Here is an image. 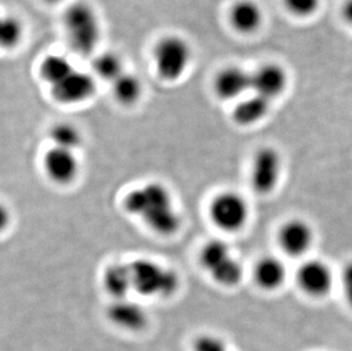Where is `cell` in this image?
Here are the masks:
<instances>
[{
  "label": "cell",
  "instance_id": "1",
  "mask_svg": "<svg viewBox=\"0 0 352 351\" xmlns=\"http://www.w3.org/2000/svg\"><path fill=\"white\" fill-rule=\"evenodd\" d=\"M123 208L157 235L171 236L182 227V215L170 189L160 182H147L130 189Z\"/></svg>",
  "mask_w": 352,
  "mask_h": 351
},
{
  "label": "cell",
  "instance_id": "2",
  "mask_svg": "<svg viewBox=\"0 0 352 351\" xmlns=\"http://www.w3.org/2000/svg\"><path fill=\"white\" fill-rule=\"evenodd\" d=\"M133 291L146 298H169L180 286L176 270L155 262L154 259L138 258L129 262Z\"/></svg>",
  "mask_w": 352,
  "mask_h": 351
},
{
  "label": "cell",
  "instance_id": "3",
  "mask_svg": "<svg viewBox=\"0 0 352 351\" xmlns=\"http://www.w3.org/2000/svg\"><path fill=\"white\" fill-rule=\"evenodd\" d=\"M64 27L74 52L88 56L100 45L102 28L100 17L90 3L78 1L67 7L64 13Z\"/></svg>",
  "mask_w": 352,
  "mask_h": 351
},
{
  "label": "cell",
  "instance_id": "4",
  "mask_svg": "<svg viewBox=\"0 0 352 351\" xmlns=\"http://www.w3.org/2000/svg\"><path fill=\"white\" fill-rule=\"evenodd\" d=\"M199 262L210 277L225 288H234L243 279L242 264L223 240L208 241L199 252Z\"/></svg>",
  "mask_w": 352,
  "mask_h": 351
},
{
  "label": "cell",
  "instance_id": "5",
  "mask_svg": "<svg viewBox=\"0 0 352 351\" xmlns=\"http://www.w3.org/2000/svg\"><path fill=\"white\" fill-rule=\"evenodd\" d=\"M193 58L192 47L177 34L163 36L155 43L153 62L160 78L169 83L182 79Z\"/></svg>",
  "mask_w": 352,
  "mask_h": 351
},
{
  "label": "cell",
  "instance_id": "6",
  "mask_svg": "<svg viewBox=\"0 0 352 351\" xmlns=\"http://www.w3.org/2000/svg\"><path fill=\"white\" fill-rule=\"evenodd\" d=\"M209 215L211 222L223 232L237 233L249 222V203L239 192L223 191L211 200Z\"/></svg>",
  "mask_w": 352,
  "mask_h": 351
},
{
  "label": "cell",
  "instance_id": "7",
  "mask_svg": "<svg viewBox=\"0 0 352 351\" xmlns=\"http://www.w3.org/2000/svg\"><path fill=\"white\" fill-rule=\"evenodd\" d=\"M283 173L280 153L273 146H263L253 156L250 168V182L253 191L268 195L278 186Z\"/></svg>",
  "mask_w": 352,
  "mask_h": 351
},
{
  "label": "cell",
  "instance_id": "8",
  "mask_svg": "<svg viewBox=\"0 0 352 351\" xmlns=\"http://www.w3.org/2000/svg\"><path fill=\"white\" fill-rule=\"evenodd\" d=\"M96 80L93 74L74 67L67 76L50 86L55 100L64 105H77L90 100L96 93Z\"/></svg>",
  "mask_w": 352,
  "mask_h": 351
},
{
  "label": "cell",
  "instance_id": "9",
  "mask_svg": "<svg viewBox=\"0 0 352 351\" xmlns=\"http://www.w3.org/2000/svg\"><path fill=\"white\" fill-rule=\"evenodd\" d=\"M299 288L311 298H325L332 291L334 274L329 264L320 259H310L303 262L296 272Z\"/></svg>",
  "mask_w": 352,
  "mask_h": 351
},
{
  "label": "cell",
  "instance_id": "10",
  "mask_svg": "<svg viewBox=\"0 0 352 351\" xmlns=\"http://www.w3.org/2000/svg\"><path fill=\"white\" fill-rule=\"evenodd\" d=\"M277 240L284 253L298 258L306 255L313 246L315 231L305 219H289L280 226Z\"/></svg>",
  "mask_w": 352,
  "mask_h": 351
},
{
  "label": "cell",
  "instance_id": "11",
  "mask_svg": "<svg viewBox=\"0 0 352 351\" xmlns=\"http://www.w3.org/2000/svg\"><path fill=\"white\" fill-rule=\"evenodd\" d=\"M43 169L54 182L60 185L71 184L79 175L77 151L52 146L43 156Z\"/></svg>",
  "mask_w": 352,
  "mask_h": 351
},
{
  "label": "cell",
  "instance_id": "12",
  "mask_svg": "<svg viewBox=\"0 0 352 351\" xmlns=\"http://www.w3.org/2000/svg\"><path fill=\"white\" fill-rule=\"evenodd\" d=\"M107 315L112 324L129 332L142 331L150 318L145 307L129 297L113 300L107 307Z\"/></svg>",
  "mask_w": 352,
  "mask_h": 351
},
{
  "label": "cell",
  "instance_id": "13",
  "mask_svg": "<svg viewBox=\"0 0 352 351\" xmlns=\"http://www.w3.org/2000/svg\"><path fill=\"white\" fill-rule=\"evenodd\" d=\"M287 81V73L280 65L265 64L251 73V93L272 102L284 93Z\"/></svg>",
  "mask_w": 352,
  "mask_h": 351
},
{
  "label": "cell",
  "instance_id": "14",
  "mask_svg": "<svg viewBox=\"0 0 352 351\" xmlns=\"http://www.w3.org/2000/svg\"><path fill=\"white\" fill-rule=\"evenodd\" d=\"M213 89L223 100H239L251 93V72L239 67H226L216 76Z\"/></svg>",
  "mask_w": 352,
  "mask_h": 351
},
{
  "label": "cell",
  "instance_id": "15",
  "mask_svg": "<svg viewBox=\"0 0 352 351\" xmlns=\"http://www.w3.org/2000/svg\"><path fill=\"white\" fill-rule=\"evenodd\" d=\"M256 285L265 291H276L287 279V269L283 260L274 255H265L256 262L253 269Z\"/></svg>",
  "mask_w": 352,
  "mask_h": 351
},
{
  "label": "cell",
  "instance_id": "16",
  "mask_svg": "<svg viewBox=\"0 0 352 351\" xmlns=\"http://www.w3.org/2000/svg\"><path fill=\"white\" fill-rule=\"evenodd\" d=\"M270 100L250 93L237 100L234 106L233 119L239 126L249 127L263 121L270 112Z\"/></svg>",
  "mask_w": 352,
  "mask_h": 351
},
{
  "label": "cell",
  "instance_id": "17",
  "mask_svg": "<svg viewBox=\"0 0 352 351\" xmlns=\"http://www.w3.org/2000/svg\"><path fill=\"white\" fill-rule=\"evenodd\" d=\"M102 283L104 290L113 300L128 298L130 292L133 291L129 262H116L107 266L103 273Z\"/></svg>",
  "mask_w": 352,
  "mask_h": 351
},
{
  "label": "cell",
  "instance_id": "18",
  "mask_svg": "<svg viewBox=\"0 0 352 351\" xmlns=\"http://www.w3.org/2000/svg\"><path fill=\"white\" fill-rule=\"evenodd\" d=\"M263 20V10L252 0H241L230 10V23L243 34L254 32L261 25Z\"/></svg>",
  "mask_w": 352,
  "mask_h": 351
},
{
  "label": "cell",
  "instance_id": "19",
  "mask_svg": "<svg viewBox=\"0 0 352 351\" xmlns=\"http://www.w3.org/2000/svg\"><path fill=\"white\" fill-rule=\"evenodd\" d=\"M112 93L121 105H133L143 95V83L133 73L123 72L112 83Z\"/></svg>",
  "mask_w": 352,
  "mask_h": 351
},
{
  "label": "cell",
  "instance_id": "20",
  "mask_svg": "<svg viewBox=\"0 0 352 351\" xmlns=\"http://www.w3.org/2000/svg\"><path fill=\"white\" fill-rule=\"evenodd\" d=\"M74 65L67 57L58 54L47 55L41 63H40V76L46 81L48 85L53 86L58 83L64 76H67L74 70Z\"/></svg>",
  "mask_w": 352,
  "mask_h": 351
},
{
  "label": "cell",
  "instance_id": "21",
  "mask_svg": "<svg viewBox=\"0 0 352 351\" xmlns=\"http://www.w3.org/2000/svg\"><path fill=\"white\" fill-rule=\"evenodd\" d=\"M50 137L53 146L71 151H77L82 142L81 131L70 123H56L50 129Z\"/></svg>",
  "mask_w": 352,
  "mask_h": 351
},
{
  "label": "cell",
  "instance_id": "22",
  "mask_svg": "<svg viewBox=\"0 0 352 351\" xmlns=\"http://www.w3.org/2000/svg\"><path fill=\"white\" fill-rule=\"evenodd\" d=\"M93 70L98 78L105 81H110L111 83L124 72L122 60L118 56L117 54L112 52H107L95 57Z\"/></svg>",
  "mask_w": 352,
  "mask_h": 351
},
{
  "label": "cell",
  "instance_id": "23",
  "mask_svg": "<svg viewBox=\"0 0 352 351\" xmlns=\"http://www.w3.org/2000/svg\"><path fill=\"white\" fill-rule=\"evenodd\" d=\"M193 351H232L225 339L213 333L201 334L194 340Z\"/></svg>",
  "mask_w": 352,
  "mask_h": 351
},
{
  "label": "cell",
  "instance_id": "24",
  "mask_svg": "<svg viewBox=\"0 0 352 351\" xmlns=\"http://www.w3.org/2000/svg\"><path fill=\"white\" fill-rule=\"evenodd\" d=\"M289 13L300 17H307L316 13L320 0H284Z\"/></svg>",
  "mask_w": 352,
  "mask_h": 351
},
{
  "label": "cell",
  "instance_id": "25",
  "mask_svg": "<svg viewBox=\"0 0 352 351\" xmlns=\"http://www.w3.org/2000/svg\"><path fill=\"white\" fill-rule=\"evenodd\" d=\"M341 285L346 304L352 309V260L346 262L341 273Z\"/></svg>",
  "mask_w": 352,
  "mask_h": 351
},
{
  "label": "cell",
  "instance_id": "26",
  "mask_svg": "<svg viewBox=\"0 0 352 351\" xmlns=\"http://www.w3.org/2000/svg\"><path fill=\"white\" fill-rule=\"evenodd\" d=\"M10 222H12L10 210L3 202H0V234L10 227Z\"/></svg>",
  "mask_w": 352,
  "mask_h": 351
},
{
  "label": "cell",
  "instance_id": "27",
  "mask_svg": "<svg viewBox=\"0 0 352 351\" xmlns=\"http://www.w3.org/2000/svg\"><path fill=\"white\" fill-rule=\"evenodd\" d=\"M342 17L350 25H352V0H346L343 5Z\"/></svg>",
  "mask_w": 352,
  "mask_h": 351
},
{
  "label": "cell",
  "instance_id": "28",
  "mask_svg": "<svg viewBox=\"0 0 352 351\" xmlns=\"http://www.w3.org/2000/svg\"><path fill=\"white\" fill-rule=\"evenodd\" d=\"M3 19H5V15H0V43H1V36H3Z\"/></svg>",
  "mask_w": 352,
  "mask_h": 351
},
{
  "label": "cell",
  "instance_id": "29",
  "mask_svg": "<svg viewBox=\"0 0 352 351\" xmlns=\"http://www.w3.org/2000/svg\"><path fill=\"white\" fill-rule=\"evenodd\" d=\"M43 1L48 3V5H56V3H60L62 0H43Z\"/></svg>",
  "mask_w": 352,
  "mask_h": 351
}]
</instances>
